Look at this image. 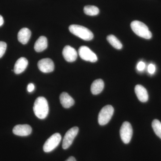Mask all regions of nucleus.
Wrapping results in <instances>:
<instances>
[{
  "mask_svg": "<svg viewBox=\"0 0 161 161\" xmlns=\"http://www.w3.org/2000/svg\"><path fill=\"white\" fill-rule=\"evenodd\" d=\"M136 67H137V69L138 71H142L143 70L145 69V67H146V64L142 61H140L137 64Z\"/></svg>",
  "mask_w": 161,
  "mask_h": 161,
  "instance_id": "23",
  "label": "nucleus"
},
{
  "mask_svg": "<svg viewBox=\"0 0 161 161\" xmlns=\"http://www.w3.org/2000/svg\"><path fill=\"white\" fill-rule=\"evenodd\" d=\"M7 48V44L5 42L0 41V58L3 57Z\"/></svg>",
  "mask_w": 161,
  "mask_h": 161,
  "instance_id": "21",
  "label": "nucleus"
},
{
  "mask_svg": "<svg viewBox=\"0 0 161 161\" xmlns=\"http://www.w3.org/2000/svg\"><path fill=\"white\" fill-rule=\"evenodd\" d=\"M84 12L86 14L89 16H95L98 14L99 10L98 7L94 6H86L84 8Z\"/></svg>",
  "mask_w": 161,
  "mask_h": 161,
  "instance_id": "19",
  "label": "nucleus"
},
{
  "mask_svg": "<svg viewBox=\"0 0 161 161\" xmlns=\"http://www.w3.org/2000/svg\"><path fill=\"white\" fill-rule=\"evenodd\" d=\"M35 87L33 83H30L27 86V91L30 93H31L34 91Z\"/></svg>",
  "mask_w": 161,
  "mask_h": 161,
  "instance_id": "24",
  "label": "nucleus"
},
{
  "mask_svg": "<svg viewBox=\"0 0 161 161\" xmlns=\"http://www.w3.org/2000/svg\"><path fill=\"white\" fill-rule=\"evenodd\" d=\"M3 23H4V19L3 17L0 15V27L3 26Z\"/></svg>",
  "mask_w": 161,
  "mask_h": 161,
  "instance_id": "25",
  "label": "nucleus"
},
{
  "mask_svg": "<svg viewBox=\"0 0 161 161\" xmlns=\"http://www.w3.org/2000/svg\"><path fill=\"white\" fill-rule=\"evenodd\" d=\"M135 92L139 100L143 103L147 102L149 96L147 89L141 85H137L135 87Z\"/></svg>",
  "mask_w": 161,
  "mask_h": 161,
  "instance_id": "12",
  "label": "nucleus"
},
{
  "mask_svg": "<svg viewBox=\"0 0 161 161\" xmlns=\"http://www.w3.org/2000/svg\"><path fill=\"white\" fill-rule=\"evenodd\" d=\"M33 111L35 115L40 119L46 118L49 112L48 103L43 97H39L34 103Z\"/></svg>",
  "mask_w": 161,
  "mask_h": 161,
  "instance_id": "1",
  "label": "nucleus"
},
{
  "mask_svg": "<svg viewBox=\"0 0 161 161\" xmlns=\"http://www.w3.org/2000/svg\"><path fill=\"white\" fill-rule=\"evenodd\" d=\"M61 140V136L60 133H55L53 134L47 139L43 145V151L46 153L51 152L59 145Z\"/></svg>",
  "mask_w": 161,
  "mask_h": 161,
  "instance_id": "5",
  "label": "nucleus"
},
{
  "mask_svg": "<svg viewBox=\"0 0 161 161\" xmlns=\"http://www.w3.org/2000/svg\"><path fill=\"white\" fill-rule=\"evenodd\" d=\"M60 100L62 106L65 108H69L75 104V100L66 92L61 93L60 96Z\"/></svg>",
  "mask_w": 161,
  "mask_h": 161,
  "instance_id": "14",
  "label": "nucleus"
},
{
  "mask_svg": "<svg viewBox=\"0 0 161 161\" xmlns=\"http://www.w3.org/2000/svg\"><path fill=\"white\" fill-rule=\"evenodd\" d=\"M62 54L64 59L69 62H74L78 57V53L76 50L69 45L64 47Z\"/></svg>",
  "mask_w": 161,
  "mask_h": 161,
  "instance_id": "10",
  "label": "nucleus"
},
{
  "mask_svg": "<svg viewBox=\"0 0 161 161\" xmlns=\"http://www.w3.org/2000/svg\"><path fill=\"white\" fill-rule=\"evenodd\" d=\"M114 108L111 105L104 107L101 110L98 116V123L100 125H105L109 122L114 113Z\"/></svg>",
  "mask_w": 161,
  "mask_h": 161,
  "instance_id": "4",
  "label": "nucleus"
},
{
  "mask_svg": "<svg viewBox=\"0 0 161 161\" xmlns=\"http://www.w3.org/2000/svg\"><path fill=\"white\" fill-rule=\"evenodd\" d=\"M79 129L78 127H74L70 129L65 133L62 143V148L64 150L69 148L73 141L78 134Z\"/></svg>",
  "mask_w": 161,
  "mask_h": 161,
  "instance_id": "8",
  "label": "nucleus"
},
{
  "mask_svg": "<svg viewBox=\"0 0 161 161\" xmlns=\"http://www.w3.org/2000/svg\"><path fill=\"white\" fill-rule=\"evenodd\" d=\"M78 54L82 60L91 62H95L98 60L97 56L88 47L82 46L78 49Z\"/></svg>",
  "mask_w": 161,
  "mask_h": 161,
  "instance_id": "7",
  "label": "nucleus"
},
{
  "mask_svg": "<svg viewBox=\"0 0 161 161\" xmlns=\"http://www.w3.org/2000/svg\"><path fill=\"white\" fill-rule=\"evenodd\" d=\"M28 61L25 58H21L18 59L15 64L14 72L17 75L21 74L26 69L28 66Z\"/></svg>",
  "mask_w": 161,
  "mask_h": 161,
  "instance_id": "13",
  "label": "nucleus"
},
{
  "mask_svg": "<svg viewBox=\"0 0 161 161\" xmlns=\"http://www.w3.org/2000/svg\"><path fill=\"white\" fill-rule=\"evenodd\" d=\"M13 132L15 135L19 136H27L31 134L32 128L28 125H17L14 128Z\"/></svg>",
  "mask_w": 161,
  "mask_h": 161,
  "instance_id": "11",
  "label": "nucleus"
},
{
  "mask_svg": "<svg viewBox=\"0 0 161 161\" xmlns=\"http://www.w3.org/2000/svg\"><path fill=\"white\" fill-rule=\"evenodd\" d=\"M65 161H77L76 159L74 157H70Z\"/></svg>",
  "mask_w": 161,
  "mask_h": 161,
  "instance_id": "26",
  "label": "nucleus"
},
{
  "mask_svg": "<svg viewBox=\"0 0 161 161\" xmlns=\"http://www.w3.org/2000/svg\"><path fill=\"white\" fill-rule=\"evenodd\" d=\"M107 40L114 48L117 49H121L122 48V44L114 35H110L107 36Z\"/></svg>",
  "mask_w": 161,
  "mask_h": 161,
  "instance_id": "18",
  "label": "nucleus"
},
{
  "mask_svg": "<svg viewBox=\"0 0 161 161\" xmlns=\"http://www.w3.org/2000/svg\"><path fill=\"white\" fill-rule=\"evenodd\" d=\"M31 35V31L29 29L27 28H22L18 33V40L22 44H26L29 41Z\"/></svg>",
  "mask_w": 161,
  "mask_h": 161,
  "instance_id": "15",
  "label": "nucleus"
},
{
  "mask_svg": "<svg viewBox=\"0 0 161 161\" xmlns=\"http://www.w3.org/2000/svg\"><path fill=\"white\" fill-rule=\"evenodd\" d=\"M39 69L44 73H49L54 69V64L50 58H44L39 60L38 63Z\"/></svg>",
  "mask_w": 161,
  "mask_h": 161,
  "instance_id": "9",
  "label": "nucleus"
},
{
  "mask_svg": "<svg viewBox=\"0 0 161 161\" xmlns=\"http://www.w3.org/2000/svg\"><path fill=\"white\" fill-rule=\"evenodd\" d=\"M47 40L45 36H41L35 43L34 49L36 52L40 53L47 48Z\"/></svg>",
  "mask_w": 161,
  "mask_h": 161,
  "instance_id": "17",
  "label": "nucleus"
},
{
  "mask_svg": "<svg viewBox=\"0 0 161 161\" xmlns=\"http://www.w3.org/2000/svg\"><path fill=\"white\" fill-rule=\"evenodd\" d=\"M104 87V83L103 80L101 79H97L93 81L91 86V92L93 95H98L102 92Z\"/></svg>",
  "mask_w": 161,
  "mask_h": 161,
  "instance_id": "16",
  "label": "nucleus"
},
{
  "mask_svg": "<svg viewBox=\"0 0 161 161\" xmlns=\"http://www.w3.org/2000/svg\"><path fill=\"white\" fill-rule=\"evenodd\" d=\"M156 67L155 65L153 64H150L148 67V71L151 75L155 73Z\"/></svg>",
  "mask_w": 161,
  "mask_h": 161,
  "instance_id": "22",
  "label": "nucleus"
},
{
  "mask_svg": "<svg viewBox=\"0 0 161 161\" xmlns=\"http://www.w3.org/2000/svg\"><path fill=\"white\" fill-rule=\"evenodd\" d=\"M132 133L133 130L131 124L129 122H124L120 130L121 139L124 143L128 144L130 142Z\"/></svg>",
  "mask_w": 161,
  "mask_h": 161,
  "instance_id": "6",
  "label": "nucleus"
},
{
  "mask_svg": "<svg viewBox=\"0 0 161 161\" xmlns=\"http://www.w3.org/2000/svg\"><path fill=\"white\" fill-rule=\"evenodd\" d=\"M131 27L132 31L141 37L146 39L152 38V33L148 26L141 21L137 20L132 21L131 23Z\"/></svg>",
  "mask_w": 161,
  "mask_h": 161,
  "instance_id": "2",
  "label": "nucleus"
},
{
  "mask_svg": "<svg viewBox=\"0 0 161 161\" xmlns=\"http://www.w3.org/2000/svg\"><path fill=\"white\" fill-rule=\"evenodd\" d=\"M69 30L73 34L86 41H90L94 38L93 33L83 26L73 24L69 26Z\"/></svg>",
  "mask_w": 161,
  "mask_h": 161,
  "instance_id": "3",
  "label": "nucleus"
},
{
  "mask_svg": "<svg viewBox=\"0 0 161 161\" xmlns=\"http://www.w3.org/2000/svg\"><path fill=\"white\" fill-rule=\"evenodd\" d=\"M152 126L155 134L161 139V123L158 119L153 121Z\"/></svg>",
  "mask_w": 161,
  "mask_h": 161,
  "instance_id": "20",
  "label": "nucleus"
}]
</instances>
